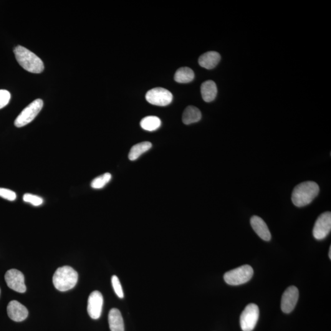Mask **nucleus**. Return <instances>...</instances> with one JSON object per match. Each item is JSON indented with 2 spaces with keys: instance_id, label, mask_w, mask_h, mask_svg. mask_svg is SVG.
Segmentation results:
<instances>
[{
  "instance_id": "obj_1",
  "label": "nucleus",
  "mask_w": 331,
  "mask_h": 331,
  "mask_svg": "<svg viewBox=\"0 0 331 331\" xmlns=\"http://www.w3.org/2000/svg\"><path fill=\"white\" fill-rule=\"evenodd\" d=\"M319 192V185L315 182L307 181L298 184L293 191V203L298 207L307 206L312 203Z\"/></svg>"
},
{
  "instance_id": "obj_2",
  "label": "nucleus",
  "mask_w": 331,
  "mask_h": 331,
  "mask_svg": "<svg viewBox=\"0 0 331 331\" xmlns=\"http://www.w3.org/2000/svg\"><path fill=\"white\" fill-rule=\"evenodd\" d=\"M15 56L19 65L25 70L32 73H41L44 65L40 58L26 48L18 45L14 49Z\"/></svg>"
},
{
  "instance_id": "obj_3",
  "label": "nucleus",
  "mask_w": 331,
  "mask_h": 331,
  "mask_svg": "<svg viewBox=\"0 0 331 331\" xmlns=\"http://www.w3.org/2000/svg\"><path fill=\"white\" fill-rule=\"evenodd\" d=\"M78 274L72 267L65 266L58 268L53 276V284L60 292L73 289L76 285Z\"/></svg>"
},
{
  "instance_id": "obj_4",
  "label": "nucleus",
  "mask_w": 331,
  "mask_h": 331,
  "mask_svg": "<svg viewBox=\"0 0 331 331\" xmlns=\"http://www.w3.org/2000/svg\"><path fill=\"white\" fill-rule=\"evenodd\" d=\"M253 275L254 269L249 265L246 264L225 273L224 280L227 284L237 286L250 281Z\"/></svg>"
},
{
  "instance_id": "obj_5",
  "label": "nucleus",
  "mask_w": 331,
  "mask_h": 331,
  "mask_svg": "<svg viewBox=\"0 0 331 331\" xmlns=\"http://www.w3.org/2000/svg\"><path fill=\"white\" fill-rule=\"evenodd\" d=\"M43 107V101L41 99L35 100L23 110L17 117L14 125L21 128L29 124L36 118Z\"/></svg>"
},
{
  "instance_id": "obj_6",
  "label": "nucleus",
  "mask_w": 331,
  "mask_h": 331,
  "mask_svg": "<svg viewBox=\"0 0 331 331\" xmlns=\"http://www.w3.org/2000/svg\"><path fill=\"white\" fill-rule=\"evenodd\" d=\"M259 317V310L257 305L249 304L245 308L240 317V325L243 331H252L256 327Z\"/></svg>"
},
{
  "instance_id": "obj_7",
  "label": "nucleus",
  "mask_w": 331,
  "mask_h": 331,
  "mask_svg": "<svg viewBox=\"0 0 331 331\" xmlns=\"http://www.w3.org/2000/svg\"><path fill=\"white\" fill-rule=\"evenodd\" d=\"M173 98V94L169 90L160 87L153 88L146 95V99L149 103L158 106L169 105Z\"/></svg>"
},
{
  "instance_id": "obj_8",
  "label": "nucleus",
  "mask_w": 331,
  "mask_h": 331,
  "mask_svg": "<svg viewBox=\"0 0 331 331\" xmlns=\"http://www.w3.org/2000/svg\"><path fill=\"white\" fill-rule=\"evenodd\" d=\"M331 230V213L325 212L320 215L315 222L313 229V237L317 240H323L328 236Z\"/></svg>"
},
{
  "instance_id": "obj_9",
  "label": "nucleus",
  "mask_w": 331,
  "mask_h": 331,
  "mask_svg": "<svg viewBox=\"0 0 331 331\" xmlns=\"http://www.w3.org/2000/svg\"><path fill=\"white\" fill-rule=\"evenodd\" d=\"M4 278L10 289L20 293L26 292L24 275L19 270L15 269L7 270Z\"/></svg>"
},
{
  "instance_id": "obj_10",
  "label": "nucleus",
  "mask_w": 331,
  "mask_h": 331,
  "mask_svg": "<svg viewBox=\"0 0 331 331\" xmlns=\"http://www.w3.org/2000/svg\"><path fill=\"white\" fill-rule=\"evenodd\" d=\"M103 297L98 291L92 292L88 297L87 312L92 319L97 320L102 315Z\"/></svg>"
},
{
  "instance_id": "obj_11",
  "label": "nucleus",
  "mask_w": 331,
  "mask_h": 331,
  "mask_svg": "<svg viewBox=\"0 0 331 331\" xmlns=\"http://www.w3.org/2000/svg\"><path fill=\"white\" fill-rule=\"evenodd\" d=\"M299 299V290L296 287L292 286L288 288L283 294L281 301V309L283 312L290 313L294 310Z\"/></svg>"
},
{
  "instance_id": "obj_12",
  "label": "nucleus",
  "mask_w": 331,
  "mask_h": 331,
  "mask_svg": "<svg viewBox=\"0 0 331 331\" xmlns=\"http://www.w3.org/2000/svg\"><path fill=\"white\" fill-rule=\"evenodd\" d=\"M7 312L9 317L16 322H21L25 320L29 315V311L17 300H12L7 307Z\"/></svg>"
},
{
  "instance_id": "obj_13",
  "label": "nucleus",
  "mask_w": 331,
  "mask_h": 331,
  "mask_svg": "<svg viewBox=\"0 0 331 331\" xmlns=\"http://www.w3.org/2000/svg\"><path fill=\"white\" fill-rule=\"evenodd\" d=\"M250 224L252 228L260 238L265 241H269L271 239V234L268 226L265 221L259 217L254 216L250 219Z\"/></svg>"
},
{
  "instance_id": "obj_14",
  "label": "nucleus",
  "mask_w": 331,
  "mask_h": 331,
  "mask_svg": "<svg viewBox=\"0 0 331 331\" xmlns=\"http://www.w3.org/2000/svg\"><path fill=\"white\" fill-rule=\"evenodd\" d=\"M221 60V56L218 52L210 51L201 55L199 58L198 62L201 67L207 70H212L219 64Z\"/></svg>"
},
{
  "instance_id": "obj_15",
  "label": "nucleus",
  "mask_w": 331,
  "mask_h": 331,
  "mask_svg": "<svg viewBox=\"0 0 331 331\" xmlns=\"http://www.w3.org/2000/svg\"><path fill=\"white\" fill-rule=\"evenodd\" d=\"M108 320L111 331H125L124 322L119 310L111 309L109 313Z\"/></svg>"
},
{
  "instance_id": "obj_16",
  "label": "nucleus",
  "mask_w": 331,
  "mask_h": 331,
  "mask_svg": "<svg viewBox=\"0 0 331 331\" xmlns=\"http://www.w3.org/2000/svg\"><path fill=\"white\" fill-rule=\"evenodd\" d=\"M201 92L204 102H212L216 99L217 95L216 83L211 80L203 82L201 86Z\"/></svg>"
},
{
  "instance_id": "obj_17",
  "label": "nucleus",
  "mask_w": 331,
  "mask_h": 331,
  "mask_svg": "<svg viewBox=\"0 0 331 331\" xmlns=\"http://www.w3.org/2000/svg\"><path fill=\"white\" fill-rule=\"evenodd\" d=\"M202 114L200 110L193 106H189L183 113V121L184 124L189 125L198 122L201 119Z\"/></svg>"
},
{
  "instance_id": "obj_18",
  "label": "nucleus",
  "mask_w": 331,
  "mask_h": 331,
  "mask_svg": "<svg viewBox=\"0 0 331 331\" xmlns=\"http://www.w3.org/2000/svg\"><path fill=\"white\" fill-rule=\"evenodd\" d=\"M194 78V73L191 68L188 67H183L179 68L177 71L174 80L177 82L185 83L192 81Z\"/></svg>"
},
{
  "instance_id": "obj_19",
  "label": "nucleus",
  "mask_w": 331,
  "mask_h": 331,
  "mask_svg": "<svg viewBox=\"0 0 331 331\" xmlns=\"http://www.w3.org/2000/svg\"><path fill=\"white\" fill-rule=\"evenodd\" d=\"M151 146L152 145L150 142H143L134 146L129 153V159L131 161L137 160L141 155L151 148Z\"/></svg>"
},
{
  "instance_id": "obj_20",
  "label": "nucleus",
  "mask_w": 331,
  "mask_h": 331,
  "mask_svg": "<svg viewBox=\"0 0 331 331\" xmlns=\"http://www.w3.org/2000/svg\"><path fill=\"white\" fill-rule=\"evenodd\" d=\"M141 126L144 130L153 131L160 127L161 122L156 116H147L141 121Z\"/></svg>"
},
{
  "instance_id": "obj_21",
  "label": "nucleus",
  "mask_w": 331,
  "mask_h": 331,
  "mask_svg": "<svg viewBox=\"0 0 331 331\" xmlns=\"http://www.w3.org/2000/svg\"><path fill=\"white\" fill-rule=\"evenodd\" d=\"M112 178V176L110 173H105L103 175L98 177L91 183V186L94 189H101L105 187L110 183Z\"/></svg>"
},
{
  "instance_id": "obj_22",
  "label": "nucleus",
  "mask_w": 331,
  "mask_h": 331,
  "mask_svg": "<svg viewBox=\"0 0 331 331\" xmlns=\"http://www.w3.org/2000/svg\"><path fill=\"white\" fill-rule=\"evenodd\" d=\"M23 199L26 203H30L35 206H41L43 203V199L41 197L32 194H25Z\"/></svg>"
},
{
  "instance_id": "obj_23",
  "label": "nucleus",
  "mask_w": 331,
  "mask_h": 331,
  "mask_svg": "<svg viewBox=\"0 0 331 331\" xmlns=\"http://www.w3.org/2000/svg\"><path fill=\"white\" fill-rule=\"evenodd\" d=\"M111 282H112L113 289L114 290L115 294L117 295L118 297L123 298L124 297V293H123L122 287L121 285L118 277L116 276V275H113L112 279H111Z\"/></svg>"
},
{
  "instance_id": "obj_24",
  "label": "nucleus",
  "mask_w": 331,
  "mask_h": 331,
  "mask_svg": "<svg viewBox=\"0 0 331 331\" xmlns=\"http://www.w3.org/2000/svg\"><path fill=\"white\" fill-rule=\"evenodd\" d=\"M11 100V93L6 90H0V110L8 105Z\"/></svg>"
},
{
  "instance_id": "obj_25",
  "label": "nucleus",
  "mask_w": 331,
  "mask_h": 331,
  "mask_svg": "<svg viewBox=\"0 0 331 331\" xmlns=\"http://www.w3.org/2000/svg\"><path fill=\"white\" fill-rule=\"evenodd\" d=\"M0 197L7 200L13 201L17 198L16 193L9 189L0 188Z\"/></svg>"
},
{
  "instance_id": "obj_26",
  "label": "nucleus",
  "mask_w": 331,
  "mask_h": 331,
  "mask_svg": "<svg viewBox=\"0 0 331 331\" xmlns=\"http://www.w3.org/2000/svg\"><path fill=\"white\" fill-rule=\"evenodd\" d=\"M329 257L331 259V246H330V248Z\"/></svg>"
},
{
  "instance_id": "obj_27",
  "label": "nucleus",
  "mask_w": 331,
  "mask_h": 331,
  "mask_svg": "<svg viewBox=\"0 0 331 331\" xmlns=\"http://www.w3.org/2000/svg\"><path fill=\"white\" fill-rule=\"evenodd\" d=\"M0 293H1V291H0Z\"/></svg>"
}]
</instances>
